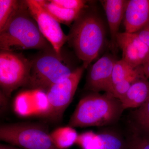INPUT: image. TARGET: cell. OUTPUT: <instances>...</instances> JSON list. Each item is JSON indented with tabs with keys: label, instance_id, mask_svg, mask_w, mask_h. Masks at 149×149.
I'll return each mask as SVG.
<instances>
[{
	"label": "cell",
	"instance_id": "obj_1",
	"mask_svg": "<svg viewBox=\"0 0 149 149\" xmlns=\"http://www.w3.org/2000/svg\"><path fill=\"white\" fill-rule=\"evenodd\" d=\"M68 36L67 42L86 69L102 50L105 31L101 19L88 5L73 22Z\"/></svg>",
	"mask_w": 149,
	"mask_h": 149
},
{
	"label": "cell",
	"instance_id": "obj_2",
	"mask_svg": "<svg viewBox=\"0 0 149 149\" xmlns=\"http://www.w3.org/2000/svg\"><path fill=\"white\" fill-rule=\"evenodd\" d=\"M51 47L31 15L26 1H21L18 9L0 32V49L10 52L41 51Z\"/></svg>",
	"mask_w": 149,
	"mask_h": 149
},
{
	"label": "cell",
	"instance_id": "obj_3",
	"mask_svg": "<svg viewBox=\"0 0 149 149\" xmlns=\"http://www.w3.org/2000/svg\"><path fill=\"white\" fill-rule=\"evenodd\" d=\"M124 110L121 102L109 93L92 92L80 99L68 125L75 128L112 125Z\"/></svg>",
	"mask_w": 149,
	"mask_h": 149
},
{
	"label": "cell",
	"instance_id": "obj_4",
	"mask_svg": "<svg viewBox=\"0 0 149 149\" xmlns=\"http://www.w3.org/2000/svg\"><path fill=\"white\" fill-rule=\"evenodd\" d=\"M31 68L27 87L46 92L51 86L64 79L76 69L53 47L40 51L31 60Z\"/></svg>",
	"mask_w": 149,
	"mask_h": 149
},
{
	"label": "cell",
	"instance_id": "obj_5",
	"mask_svg": "<svg viewBox=\"0 0 149 149\" xmlns=\"http://www.w3.org/2000/svg\"><path fill=\"white\" fill-rule=\"evenodd\" d=\"M0 140L22 149H58L47 128L37 123L22 122L2 124Z\"/></svg>",
	"mask_w": 149,
	"mask_h": 149
},
{
	"label": "cell",
	"instance_id": "obj_6",
	"mask_svg": "<svg viewBox=\"0 0 149 149\" xmlns=\"http://www.w3.org/2000/svg\"><path fill=\"white\" fill-rule=\"evenodd\" d=\"M31 68V60L22 53L0 52L1 95L8 100L20 87L27 86Z\"/></svg>",
	"mask_w": 149,
	"mask_h": 149
},
{
	"label": "cell",
	"instance_id": "obj_7",
	"mask_svg": "<svg viewBox=\"0 0 149 149\" xmlns=\"http://www.w3.org/2000/svg\"><path fill=\"white\" fill-rule=\"evenodd\" d=\"M85 69L83 65L78 67L69 76L54 84L46 91L48 108L44 117L54 122L61 120L73 100Z\"/></svg>",
	"mask_w": 149,
	"mask_h": 149
},
{
	"label": "cell",
	"instance_id": "obj_8",
	"mask_svg": "<svg viewBox=\"0 0 149 149\" xmlns=\"http://www.w3.org/2000/svg\"><path fill=\"white\" fill-rule=\"evenodd\" d=\"M31 15L37 22L40 32L58 54L67 42L68 36L61 29L59 22L51 16L37 0H25Z\"/></svg>",
	"mask_w": 149,
	"mask_h": 149
},
{
	"label": "cell",
	"instance_id": "obj_9",
	"mask_svg": "<svg viewBox=\"0 0 149 149\" xmlns=\"http://www.w3.org/2000/svg\"><path fill=\"white\" fill-rule=\"evenodd\" d=\"M75 145L80 149H129L127 140L115 130L98 133L88 130L79 134Z\"/></svg>",
	"mask_w": 149,
	"mask_h": 149
},
{
	"label": "cell",
	"instance_id": "obj_10",
	"mask_svg": "<svg viewBox=\"0 0 149 149\" xmlns=\"http://www.w3.org/2000/svg\"><path fill=\"white\" fill-rule=\"evenodd\" d=\"M116 60L111 55H105L91 67L86 77L85 89L93 93H107L111 86L112 74Z\"/></svg>",
	"mask_w": 149,
	"mask_h": 149
},
{
	"label": "cell",
	"instance_id": "obj_11",
	"mask_svg": "<svg viewBox=\"0 0 149 149\" xmlns=\"http://www.w3.org/2000/svg\"><path fill=\"white\" fill-rule=\"evenodd\" d=\"M117 47L122 52V59L134 68L149 60V48L135 33L119 32L116 39Z\"/></svg>",
	"mask_w": 149,
	"mask_h": 149
},
{
	"label": "cell",
	"instance_id": "obj_12",
	"mask_svg": "<svg viewBox=\"0 0 149 149\" xmlns=\"http://www.w3.org/2000/svg\"><path fill=\"white\" fill-rule=\"evenodd\" d=\"M123 24L125 32L135 33L149 22V0H129Z\"/></svg>",
	"mask_w": 149,
	"mask_h": 149
},
{
	"label": "cell",
	"instance_id": "obj_13",
	"mask_svg": "<svg viewBox=\"0 0 149 149\" xmlns=\"http://www.w3.org/2000/svg\"><path fill=\"white\" fill-rule=\"evenodd\" d=\"M100 2L106 15L110 33L111 46L115 50L117 47V37L120 32L119 27L124 18L128 1L103 0Z\"/></svg>",
	"mask_w": 149,
	"mask_h": 149
},
{
	"label": "cell",
	"instance_id": "obj_14",
	"mask_svg": "<svg viewBox=\"0 0 149 149\" xmlns=\"http://www.w3.org/2000/svg\"><path fill=\"white\" fill-rule=\"evenodd\" d=\"M149 99V80L143 75L131 85L120 101L124 110L140 107Z\"/></svg>",
	"mask_w": 149,
	"mask_h": 149
},
{
	"label": "cell",
	"instance_id": "obj_15",
	"mask_svg": "<svg viewBox=\"0 0 149 149\" xmlns=\"http://www.w3.org/2000/svg\"><path fill=\"white\" fill-rule=\"evenodd\" d=\"M50 136L57 149H68L75 145L79 134L75 128L67 125L56 128Z\"/></svg>",
	"mask_w": 149,
	"mask_h": 149
},
{
	"label": "cell",
	"instance_id": "obj_16",
	"mask_svg": "<svg viewBox=\"0 0 149 149\" xmlns=\"http://www.w3.org/2000/svg\"><path fill=\"white\" fill-rule=\"evenodd\" d=\"M43 8L56 20L66 25H70L77 19L82 11L66 9L57 6L49 0H37Z\"/></svg>",
	"mask_w": 149,
	"mask_h": 149
},
{
	"label": "cell",
	"instance_id": "obj_17",
	"mask_svg": "<svg viewBox=\"0 0 149 149\" xmlns=\"http://www.w3.org/2000/svg\"><path fill=\"white\" fill-rule=\"evenodd\" d=\"M134 129L145 138L149 139V99L136 109L133 115Z\"/></svg>",
	"mask_w": 149,
	"mask_h": 149
},
{
	"label": "cell",
	"instance_id": "obj_18",
	"mask_svg": "<svg viewBox=\"0 0 149 149\" xmlns=\"http://www.w3.org/2000/svg\"><path fill=\"white\" fill-rule=\"evenodd\" d=\"M144 75L141 66L137 68L136 71L124 80L113 85L107 92L113 97L121 101L129 91L131 85L136 80Z\"/></svg>",
	"mask_w": 149,
	"mask_h": 149
},
{
	"label": "cell",
	"instance_id": "obj_19",
	"mask_svg": "<svg viewBox=\"0 0 149 149\" xmlns=\"http://www.w3.org/2000/svg\"><path fill=\"white\" fill-rule=\"evenodd\" d=\"M21 1L18 0H0V32L15 13Z\"/></svg>",
	"mask_w": 149,
	"mask_h": 149
},
{
	"label": "cell",
	"instance_id": "obj_20",
	"mask_svg": "<svg viewBox=\"0 0 149 149\" xmlns=\"http://www.w3.org/2000/svg\"><path fill=\"white\" fill-rule=\"evenodd\" d=\"M136 68H133L122 58L116 61L113 69L110 88L113 85L122 81L133 74L136 71Z\"/></svg>",
	"mask_w": 149,
	"mask_h": 149
},
{
	"label": "cell",
	"instance_id": "obj_21",
	"mask_svg": "<svg viewBox=\"0 0 149 149\" xmlns=\"http://www.w3.org/2000/svg\"><path fill=\"white\" fill-rule=\"evenodd\" d=\"M57 6L66 9L83 10L88 6V1L84 0H49Z\"/></svg>",
	"mask_w": 149,
	"mask_h": 149
},
{
	"label": "cell",
	"instance_id": "obj_22",
	"mask_svg": "<svg viewBox=\"0 0 149 149\" xmlns=\"http://www.w3.org/2000/svg\"><path fill=\"white\" fill-rule=\"evenodd\" d=\"M127 142L129 149H149V139L141 136L134 129Z\"/></svg>",
	"mask_w": 149,
	"mask_h": 149
},
{
	"label": "cell",
	"instance_id": "obj_23",
	"mask_svg": "<svg viewBox=\"0 0 149 149\" xmlns=\"http://www.w3.org/2000/svg\"><path fill=\"white\" fill-rule=\"evenodd\" d=\"M140 40L149 48V22L139 31L135 33Z\"/></svg>",
	"mask_w": 149,
	"mask_h": 149
},
{
	"label": "cell",
	"instance_id": "obj_24",
	"mask_svg": "<svg viewBox=\"0 0 149 149\" xmlns=\"http://www.w3.org/2000/svg\"><path fill=\"white\" fill-rule=\"evenodd\" d=\"M141 67L144 75L149 80V60Z\"/></svg>",
	"mask_w": 149,
	"mask_h": 149
},
{
	"label": "cell",
	"instance_id": "obj_25",
	"mask_svg": "<svg viewBox=\"0 0 149 149\" xmlns=\"http://www.w3.org/2000/svg\"><path fill=\"white\" fill-rule=\"evenodd\" d=\"M0 149H22L18 147L14 146L12 145H5V144H1Z\"/></svg>",
	"mask_w": 149,
	"mask_h": 149
}]
</instances>
